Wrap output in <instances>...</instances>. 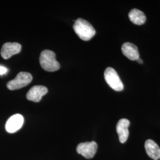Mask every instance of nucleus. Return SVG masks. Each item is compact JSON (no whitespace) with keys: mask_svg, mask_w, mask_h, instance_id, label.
Wrapping results in <instances>:
<instances>
[{"mask_svg":"<svg viewBox=\"0 0 160 160\" xmlns=\"http://www.w3.org/2000/svg\"><path fill=\"white\" fill-rule=\"evenodd\" d=\"M73 28L80 39L84 41L90 40L96 34V30L92 24L81 18L75 22Z\"/></svg>","mask_w":160,"mask_h":160,"instance_id":"1","label":"nucleus"},{"mask_svg":"<svg viewBox=\"0 0 160 160\" xmlns=\"http://www.w3.org/2000/svg\"><path fill=\"white\" fill-rule=\"evenodd\" d=\"M39 62L42 68L48 72H54L60 68V64L56 60L55 53L50 50H44L41 52Z\"/></svg>","mask_w":160,"mask_h":160,"instance_id":"2","label":"nucleus"},{"mask_svg":"<svg viewBox=\"0 0 160 160\" xmlns=\"http://www.w3.org/2000/svg\"><path fill=\"white\" fill-rule=\"evenodd\" d=\"M104 79L106 82L113 90L116 92H121L123 90V84L119 75L114 69L108 67L104 71Z\"/></svg>","mask_w":160,"mask_h":160,"instance_id":"3","label":"nucleus"},{"mask_svg":"<svg viewBox=\"0 0 160 160\" xmlns=\"http://www.w3.org/2000/svg\"><path fill=\"white\" fill-rule=\"evenodd\" d=\"M33 77L31 74L26 72H20L14 80L10 81L7 84V87L10 90H18L29 85Z\"/></svg>","mask_w":160,"mask_h":160,"instance_id":"4","label":"nucleus"},{"mask_svg":"<svg viewBox=\"0 0 160 160\" xmlns=\"http://www.w3.org/2000/svg\"><path fill=\"white\" fill-rule=\"evenodd\" d=\"M97 148V143L94 141L82 142L78 145L77 152L87 159H91L96 154Z\"/></svg>","mask_w":160,"mask_h":160,"instance_id":"5","label":"nucleus"},{"mask_svg":"<svg viewBox=\"0 0 160 160\" xmlns=\"http://www.w3.org/2000/svg\"><path fill=\"white\" fill-rule=\"evenodd\" d=\"M22 46L17 42H7L4 43L1 50V55L5 59H8L12 56L21 51Z\"/></svg>","mask_w":160,"mask_h":160,"instance_id":"6","label":"nucleus"},{"mask_svg":"<svg viewBox=\"0 0 160 160\" xmlns=\"http://www.w3.org/2000/svg\"><path fill=\"white\" fill-rule=\"evenodd\" d=\"M23 122L24 118L22 115L20 114H14L7 121L6 131L10 133L18 131L23 126Z\"/></svg>","mask_w":160,"mask_h":160,"instance_id":"7","label":"nucleus"},{"mask_svg":"<svg viewBox=\"0 0 160 160\" xmlns=\"http://www.w3.org/2000/svg\"><path fill=\"white\" fill-rule=\"evenodd\" d=\"M48 88L43 86H35L32 87L26 94L28 100L33 102H39L42 97L48 92Z\"/></svg>","mask_w":160,"mask_h":160,"instance_id":"8","label":"nucleus"},{"mask_svg":"<svg viewBox=\"0 0 160 160\" xmlns=\"http://www.w3.org/2000/svg\"><path fill=\"white\" fill-rule=\"evenodd\" d=\"M130 125V122L127 119H122L119 120L116 125V131L119 135V141L121 143L126 142L129 137L128 128Z\"/></svg>","mask_w":160,"mask_h":160,"instance_id":"9","label":"nucleus"},{"mask_svg":"<svg viewBox=\"0 0 160 160\" xmlns=\"http://www.w3.org/2000/svg\"><path fill=\"white\" fill-rule=\"evenodd\" d=\"M123 54L131 61H137L139 58V53L137 46L130 42H126L122 46Z\"/></svg>","mask_w":160,"mask_h":160,"instance_id":"10","label":"nucleus"},{"mask_svg":"<svg viewBox=\"0 0 160 160\" xmlns=\"http://www.w3.org/2000/svg\"><path fill=\"white\" fill-rule=\"evenodd\" d=\"M145 148L149 157L154 160L160 159V148L154 141L151 139L147 140L145 143Z\"/></svg>","mask_w":160,"mask_h":160,"instance_id":"11","label":"nucleus"},{"mask_svg":"<svg viewBox=\"0 0 160 160\" xmlns=\"http://www.w3.org/2000/svg\"><path fill=\"white\" fill-rule=\"evenodd\" d=\"M129 18L132 23L137 25H142L145 23L147 18L143 12L137 8L132 9L129 13Z\"/></svg>","mask_w":160,"mask_h":160,"instance_id":"12","label":"nucleus"},{"mask_svg":"<svg viewBox=\"0 0 160 160\" xmlns=\"http://www.w3.org/2000/svg\"><path fill=\"white\" fill-rule=\"evenodd\" d=\"M7 72H8V69L4 66L0 65V75H1L6 74Z\"/></svg>","mask_w":160,"mask_h":160,"instance_id":"13","label":"nucleus"},{"mask_svg":"<svg viewBox=\"0 0 160 160\" xmlns=\"http://www.w3.org/2000/svg\"><path fill=\"white\" fill-rule=\"evenodd\" d=\"M137 61L138 63H141V64L143 63V61H142V60L141 58H138Z\"/></svg>","mask_w":160,"mask_h":160,"instance_id":"14","label":"nucleus"},{"mask_svg":"<svg viewBox=\"0 0 160 160\" xmlns=\"http://www.w3.org/2000/svg\"></svg>","mask_w":160,"mask_h":160,"instance_id":"15","label":"nucleus"}]
</instances>
